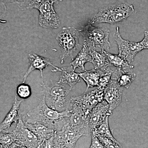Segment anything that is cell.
Returning a JSON list of instances; mask_svg holds the SVG:
<instances>
[{
    "instance_id": "obj_13",
    "label": "cell",
    "mask_w": 148,
    "mask_h": 148,
    "mask_svg": "<svg viewBox=\"0 0 148 148\" xmlns=\"http://www.w3.org/2000/svg\"><path fill=\"white\" fill-rule=\"evenodd\" d=\"M70 106L72 109L69 119V124L72 126L88 125V118L79 103L75 97L71 98Z\"/></svg>"
},
{
    "instance_id": "obj_10",
    "label": "cell",
    "mask_w": 148,
    "mask_h": 148,
    "mask_svg": "<svg viewBox=\"0 0 148 148\" xmlns=\"http://www.w3.org/2000/svg\"><path fill=\"white\" fill-rule=\"evenodd\" d=\"M75 98L79 103L88 118L92 109L104 101V90L98 87L95 90L85 92Z\"/></svg>"
},
{
    "instance_id": "obj_3",
    "label": "cell",
    "mask_w": 148,
    "mask_h": 148,
    "mask_svg": "<svg viewBox=\"0 0 148 148\" xmlns=\"http://www.w3.org/2000/svg\"><path fill=\"white\" fill-rule=\"evenodd\" d=\"M45 100L48 107L58 112L69 109L71 98L70 97L71 89H69L61 84L54 83L51 81L48 85L43 84Z\"/></svg>"
},
{
    "instance_id": "obj_23",
    "label": "cell",
    "mask_w": 148,
    "mask_h": 148,
    "mask_svg": "<svg viewBox=\"0 0 148 148\" xmlns=\"http://www.w3.org/2000/svg\"><path fill=\"white\" fill-rule=\"evenodd\" d=\"M108 118L109 117H107L98 127L95 129L91 130H90V133H93L96 135L104 136L114 141H116L117 140L113 136L110 130Z\"/></svg>"
},
{
    "instance_id": "obj_30",
    "label": "cell",
    "mask_w": 148,
    "mask_h": 148,
    "mask_svg": "<svg viewBox=\"0 0 148 148\" xmlns=\"http://www.w3.org/2000/svg\"><path fill=\"white\" fill-rule=\"evenodd\" d=\"M47 0H31L29 8H34L38 10L44 3Z\"/></svg>"
},
{
    "instance_id": "obj_17",
    "label": "cell",
    "mask_w": 148,
    "mask_h": 148,
    "mask_svg": "<svg viewBox=\"0 0 148 148\" xmlns=\"http://www.w3.org/2000/svg\"><path fill=\"white\" fill-rule=\"evenodd\" d=\"M52 71L62 72L58 83L68 84L71 88L80 81V77L79 73L74 72L72 66L61 68L57 67L56 69L52 70Z\"/></svg>"
},
{
    "instance_id": "obj_19",
    "label": "cell",
    "mask_w": 148,
    "mask_h": 148,
    "mask_svg": "<svg viewBox=\"0 0 148 148\" xmlns=\"http://www.w3.org/2000/svg\"><path fill=\"white\" fill-rule=\"evenodd\" d=\"M25 125L34 133L40 143L43 144L45 141L54 136L57 131L39 123H32L24 122Z\"/></svg>"
},
{
    "instance_id": "obj_27",
    "label": "cell",
    "mask_w": 148,
    "mask_h": 148,
    "mask_svg": "<svg viewBox=\"0 0 148 148\" xmlns=\"http://www.w3.org/2000/svg\"><path fill=\"white\" fill-rule=\"evenodd\" d=\"M113 71L110 70L107 72L106 73L102 75L99 80L98 87L104 90L110 82L112 74Z\"/></svg>"
},
{
    "instance_id": "obj_36",
    "label": "cell",
    "mask_w": 148,
    "mask_h": 148,
    "mask_svg": "<svg viewBox=\"0 0 148 148\" xmlns=\"http://www.w3.org/2000/svg\"><path fill=\"white\" fill-rule=\"evenodd\" d=\"M41 146H40V147H41ZM40 147H39L38 148H40Z\"/></svg>"
},
{
    "instance_id": "obj_4",
    "label": "cell",
    "mask_w": 148,
    "mask_h": 148,
    "mask_svg": "<svg viewBox=\"0 0 148 148\" xmlns=\"http://www.w3.org/2000/svg\"><path fill=\"white\" fill-rule=\"evenodd\" d=\"M78 31L84 37L90 50L97 51L110 50V30L107 27H94L89 23L85 27L78 29Z\"/></svg>"
},
{
    "instance_id": "obj_2",
    "label": "cell",
    "mask_w": 148,
    "mask_h": 148,
    "mask_svg": "<svg viewBox=\"0 0 148 148\" xmlns=\"http://www.w3.org/2000/svg\"><path fill=\"white\" fill-rule=\"evenodd\" d=\"M134 12V5L128 3L111 5L102 9L89 23L116 24L126 20Z\"/></svg>"
},
{
    "instance_id": "obj_14",
    "label": "cell",
    "mask_w": 148,
    "mask_h": 148,
    "mask_svg": "<svg viewBox=\"0 0 148 148\" xmlns=\"http://www.w3.org/2000/svg\"><path fill=\"white\" fill-rule=\"evenodd\" d=\"M30 65L29 69L26 73L24 75V80L23 83H24L27 77L32 73L33 71L35 70H39L41 73V77L43 78V71L48 66H51L56 69L57 67L53 66L51 64L49 59L47 58H45L39 55H37L35 53L30 54L29 55Z\"/></svg>"
},
{
    "instance_id": "obj_32",
    "label": "cell",
    "mask_w": 148,
    "mask_h": 148,
    "mask_svg": "<svg viewBox=\"0 0 148 148\" xmlns=\"http://www.w3.org/2000/svg\"><path fill=\"white\" fill-rule=\"evenodd\" d=\"M140 44L144 49H148V32L145 31V37L140 42Z\"/></svg>"
},
{
    "instance_id": "obj_11",
    "label": "cell",
    "mask_w": 148,
    "mask_h": 148,
    "mask_svg": "<svg viewBox=\"0 0 148 148\" xmlns=\"http://www.w3.org/2000/svg\"><path fill=\"white\" fill-rule=\"evenodd\" d=\"M112 113L106 101L98 103L92 109L88 116V123L90 130L99 126L107 117L112 115Z\"/></svg>"
},
{
    "instance_id": "obj_18",
    "label": "cell",
    "mask_w": 148,
    "mask_h": 148,
    "mask_svg": "<svg viewBox=\"0 0 148 148\" xmlns=\"http://www.w3.org/2000/svg\"><path fill=\"white\" fill-rule=\"evenodd\" d=\"M110 70V67L106 70L101 69H93L89 71H85L83 73H79V76L82 78L86 83V90L85 92H87L88 89L89 88H92L95 86H98L99 80L100 78L104 74L106 73Z\"/></svg>"
},
{
    "instance_id": "obj_15",
    "label": "cell",
    "mask_w": 148,
    "mask_h": 148,
    "mask_svg": "<svg viewBox=\"0 0 148 148\" xmlns=\"http://www.w3.org/2000/svg\"><path fill=\"white\" fill-rule=\"evenodd\" d=\"M23 99L18 101L15 97L12 107L0 125L1 132H10V128L14 123H17L21 116L19 115V107Z\"/></svg>"
},
{
    "instance_id": "obj_12",
    "label": "cell",
    "mask_w": 148,
    "mask_h": 148,
    "mask_svg": "<svg viewBox=\"0 0 148 148\" xmlns=\"http://www.w3.org/2000/svg\"><path fill=\"white\" fill-rule=\"evenodd\" d=\"M123 88L121 87L115 80L110 82L104 90V100L108 104L112 112L118 107L121 101Z\"/></svg>"
},
{
    "instance_id": "obj_20",
    "label": "cell",
    "mask_w": 148,
    "mask_h": 148,
    "mask_svg": "<svg viewBox=\"0 0 148 148\" xmlns=\"http://www.w3.org/2000/svg\"><path fill=\"white\" fill-rule=\"evenodd\" d=\"M90 51V48L88 46L86 42L84 40L82 49L71 63V66L73 67L74 71L77 68L85 71V64L88 62L92 63V58Z\"/></svg>"
},
{
    "instance_id": "obj_8",
    "label": "cell",
    "mask_w": 148,
    "mask_h": 148,
    "mask_svg": "<svg viewBox=\"0 0 148 148\" xmlns=\"http://www.w3.org/2000/svg\"><path fill=\"white\" fill-rule=\"evenodd\" d=\"M114 37L118 47V55L130 64H132L136 55L144 49L140 42H132L123 39L118 27H116Z\"/></svg>"
},
{
    "instance_id": "obj_22",
    "label": "cell",
    "mask_w": 148,
    "mask_h": 148,
    "mask_svg": "<svg viewBox=\"0 0 148 148\" xmlns=\"http://www.w3.org/2000/svg\"><path fill=\"white\" fill-rule=\"evenodd\" d=\"M106 53L111 66L119 69H133L134 68L132 64H130L119 55L112 54L106 51Z\"/></svg>"
},
{
    "instance_id": "obj_9",
    "label": "cell",
    "mask_w": 148,
    "mask_h": 148,
    "mask_svg": "<svg viewBox=\"0 0 148 148\" xmlns=\"http://www.w3.org/2000/svg\"><path fill=\"white\" fill-rule=\"evenodd\" d=\"M53 3L47 0L38 10L40 12L39 24L41 27L57 29L60 26V19L53 8Z\"/></svg>"
},
{
    "instance_id": "obj_5",
    "label": "cell",
    "mask_w": 148,
    "mask_h": 148,
    "mask_svg": "<svg viewBox=\"0 0 148 148\" xmlns=\"http://www.w3.org/2000/svg\"><path fill=\"white\" fill-rule=\"evenodd\" d=\"M79 32L73 27H64L57 34L56 40L61 48V64L66 57L72 58L79 52L81 45L79 42Z\"/></svg>"
},
{
    "instance_id": "obj_28",
    "label": "cell",
    "mask_w": 148,
    "mask_h": 148,
    "mask_svg": "<svg viewBox=\"0 0 148 148\" xmlns=\"http://www.w3.org/2000/svg\"><path fill=\"white\" fill-rule=\"evenodd\" d=\"M5 2L13 3L21 8H29L31 0H2Z\"/></svg>"
},
{
    "instance_id": "obj_29",
    "label": "cell",
    "mask_w": 148,
    "mask_h": 148,
    "mask_svg": "<svg viewBox=\"0 0 148 148\" xmlns=\"http://www.w3.org/2000/svg\"><path fill=\"white\" fill-rule=\"evenodd\" d=\"M91 143L89 148H106L96 135L91 133Z\"/></svg>"
},
{
    "instance_id": "obj_7",
    "label": "cell",
    "mask_w": 148,
    "mask_h": 148,
    "mask_svg": "<svg viewBox=\"0 0 148 148\" xmlns=\"http://www.w3.org/2000/svg\"><path fill=\"white\" fill-rule=\"evenodd\" d=\"M15 142L28 148H38L42 145L34 132L26 126L21 116L12 130Z\"/></svg>"
},
{
    "instance_id": "obj_1",
    "label": "cell",
    "mask_w": 148,
    "mask_h": 148,
    "mask_svg": "<svg viewBox=\"0 0 148 148\" xmlns=\"http://www.w3.org/2000/svg\"><path fill=\"white\" fill-rule=\"evenodd\" d=\"M71 110L58 112L51 108L45 103L44 96L38 106L30 110L23 117V121L34 124L39 123L58 131L69 122Z\"/></svg>"
},
{
    "instance_id": "obj_24",
    "label": "cell",
    "mask_w": 148,
    "mask_h": 148,
    "mask_svg": "<svg viewBox=\"0 0 148 148\" xmlns=\"http://www.w3.org/2000/svg\"><path fill=\"white\" fill-rule=\"evenodd\" d=\"M14 142L15 139L11 132H1V148H8Z\"/></svg>"
},
{
    "instance_id": "obj_34",
    "label": "cell",
    "mask_w": 148,
    "mask_h": 148,
    "mask_svg": "<svg viewBox=\"0 0 148 148\" xmlns=\"http://www.w3.org/2000/svg\"><path fill=\"white\" fill-rule=\"evenodd\" d=\"M38 147V148H39ZM8 148H28L27 147H25L24 146L22 145L18 144V143H16V142L14 143L11 145Z\"/></svg>"
},
{
    "instance_id": "obj_21",
    "label": "cell",
    "mask_w": 148,
    "mask_h": 148,
    "mask_svg": "<svg viewBox=\"0 0 148 148\" xmlns=\"http://www.w3.org/2000/svg\"><path fill=\"white\" fill-rule=\"evenodd\" d=\"M90 53L92 58V63L95 67V69L106 70L111 66L106 51H101L90 50Z\"/></svg>"
},
{
    "instance_id": "obj_33",
    "label": "cell",
    "mask_w": 148,
    "mask_h": 148,
    "mask_svg": "<svg viewBox=\"0 0 148 148\" xmlns=\"http://www.w3.org/2000/svg\"><path fill=\"white\" fill-rule=\"evenodd\" d=\"M54 148H69L63 143H60L54 138Z\"/></svg>"
},
{
    "instance_id": "obj_6",
    "label": "cell",
    "mask_w": 148,
    "mask_h": 148,
    "mask_svg": "<svg viewBox=\"0 0 148 148\" xmlns=\"http://www.w3.org/2000/svg\"><path fill=\"white\" fill-rule=\"evenodd\" d=\"M90 132L88 125L72 126L69 122L59 131H57L54 138L69 148H75L76 143L82 136H88Z\"/></svg>"
},
{
    "instance_id": "obj_26",
    "label": "cell",
    "mask_w": 148,
    "mask_h": 148,
    "mask_svg": "<svg viewBox=\"0 0 148 148\" xmlns=\"http://www.w3.org/2000/svg\"><path fill=\"white\" fill-rule=\"evenodd\" d=\"M94 134L97 136L101 143L106 148H122L120 143L117 141H114L104 136Z\"/></svg>"
},
{
    "instance_id": "obj_31",
    "label": "cell",
    "mask_w": 148,
    "mask_h": 148,
    "mask_svg": "<svg viewBox=\"0 0 148 148\" xmlns=\"http://www.w3.org/2000/svg\"><path fill=\"white\" fill-rule=\"evenodd\" d=\"M42 146L43 148H54V135L50 139L45 141Z\"/></svg>"
},
{
    "instance_id": "obj_25",
    "label": "cell",
    "mask_w": 148,
    "mask_h": 148,
    "mask_svg": "<svg viewBox=\"0 0 148 148\" xmlns=\"http://www.w3.org/2000/svg\"><path fill=\"white\" fill-rule=\"evenodd\" d=\"M16 93L19 98L24 100L31 96L32 90L29 85L23 83L18 86L16 89Z\"/></svg>"
},
{
    "instance_id": "obj_35",
    "label": "cell",
    "mask_w": 148,
    "mask_h": 148,
    "mask_svg": "<svg viewBox=\"0 0 148 148\" xmlns=\"http://www.w3.org/2000/svg\"><path fill=\"white\" fill-rule=\"evenodd\" d=\"M49 1L53 3H58L62 1L63 0H48Z\"/></svg>"
},
{
    "instance_id": "obj_16",
    "label": "cell",
    "mask_w": 148,
    "mask_h": 148,
    "mask_svg": "<svg viewBox=\"0 0 148 148\" xmlns=\"http://www.w3.org/2000/svg\"><path fill=\"white\" fill-rule=\"evenodd\" d=\"M133 69H116L112 74L111 79L115 80L121 87L128 88L136 78Z\"/></svg>"
}]
</instances>
